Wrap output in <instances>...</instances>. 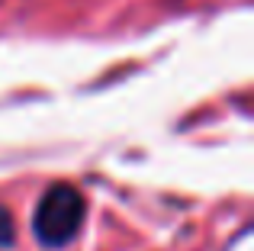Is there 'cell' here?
Masks as SVG:
<instances>
[{"label": "cell", "instance_id": "obj_2", "mask_svg": "<svg viewBox=\"0 0 254 251\" xmlns=\"http://www.w3.org/2000/svg\"><path fill=\"white\" fill-rule=\"evenodd\" d=\"M13 242V219L3 206H0V245H10Z\"/></svg>", "mask_w": 254, "mask_h": 251}, {"label": "cell", "instance_id": "obj_1", "mask_svg": "<svg viewBox=\"0 0 254 251\" xmlns=\"http://www.w3.org/2000/svg\"><path fill=\"white\" fill-rule=\"evenodd\" d=\"M84 209H87V203H84L81 190H74L71 184H55L39 200L36 216H32V232H36V239L42 245L62 248L81 229Z\"/></svg>", "mask_w": 254, "mask_h": 251}]
</instances>
